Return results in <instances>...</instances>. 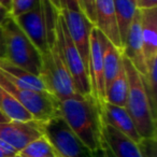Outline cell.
Listing matches in <instances>:
<instances>
[{
    "mask_svg": "<svg viewBox=\"0 0 157 157\" xmlns=\"http://www.w3.org/2000/svg\"><path fill=\"white\" fill-rule=\"evenodd\" d=\"M39 123L57 157H93V152L80 141L60 115Z\"/></svg>",
    "mask_w": 157,
    "mask_h": 157,
    "instance_id": "cell-6",
    "label": "cell"
},
{
    "mask_svg": "<svg viewBox=\"0 0 157 157\" xmlns=\"http://www.w3.org/2000/svg\"><path fill=\"white\" fill-rule=\"evenodd\" d=\"M127 94H128V80L123 61H121L115 78L105 90V102L125 108Z\"/></svg>",
    "mask_w": 157,
    "mask_h": 157,
    "instance_id": "cell-19",
    "label": "cell"
},
{
    "mask_svg": "<svg viewBox=\"0 0 157 157\" xmlns=\"http://www.w3.org/2000/svg\"><path fill=\"white\" fill-rule=\"evenodd\" d=\"M95 27L122 52L123 45L116 22L113 0L95 1Z\"/></svg>",
    "mask_w": 157,
    "mask_h": 157,
    "instance_id": "cell-12",
    "label": "cell"
},
{
    "mask_svg": "<svg viewBox=\"0 0 157 157\" xmlns=\"http://www.w3.org/2000/svg\"><path fill=\"white\" fill-rule=\"evenodd\" d=\"M41 57L42 63L39 78L46 92L52 94L58 101L75 96L78 93L66 65L56 28L52 33L48 35V52L41 55Z\"/></svg>",
    "mask_w": 157,
    "mask_h": 157,
    "instance_id": "cell-3",
    "label": "cell"
},
{
    "mask_svg": "<svg viewBox=\"0 0 157 157\" xmlns=\"http://www.w3.org/2000/svg\"><path fill=\"white\" fill-rule=\"evenodd\" d=\"M98 36L100 40L101 51H102L103 73H105V84L107 90L118 71L121 61H122V52L116 48L99 30Z\"/></svg>",
    "mask_w": 157,
    "mask_h": 157,
    "instance_id": "cell-18",
    "label": "cell"
},
{
    "mask_svg": "<svg viewBox=\"0 0 157 157\" xmlns=\"http://www.w3.org/2000/svg\"><path fill=\"white\" fill-rule=\"evenodd\" d=\"M90 65H88V76H90V93L92 96L101 105L105 102V84L103 73L102 51L98 30L93 27L90 30Z\"/></svg>",
    "mask_w": 157,
    "mask_h": 157,
    "instance_id": "cell-11",
    "label": "cell"
},
{
    "mask_svg": "<svg viewBox=\"0 0 157 157\" xmlns=\"http://www.w3.org/2000/svg\"><path fill=\"white\" fill-rule=\"evenodd\" d=\"M0 157H9V156H8V155H6L5 153L2 152V151L0 150Z\"/></svg>",
    "mask_w": 157,
    "mask_h": 157,
    "instance_id": "cell-34",
    "label": "cell"
},
{
    "mask_svg": "<svg viewBox=\"0 0 157 157\" xmlns=\"http://www.w3.org/2000/svg\"><path fill=\"white\" fill-rule=\"evenodd\" d=\"M11 3H12V0H0V5L9 12L11 10Z\"/></svg>",
    "mask_w": 157,
    "mask_h": 157,
    "instance_id": "cell-32",
    "label": "cell"
},
{
    "mask_svg": "<svg viewBox=\"0 0 157 157\" xmlns=\"http://www.w3.org/2000/svg\"><path fill=\"white\" fill-rule=\"evenodd\" d=\"M13 18L40 54L43 55L48 52V21L42 0L33 10Z\"/></svg>",
    "mask_w": 157,
    "mask_h": 157,
    "instance_id": "cell-8",
    "label": "cell"
},
{
    "mask_svg": "<svg viewBox=\"0 0 157 157\" xmlns=\"http://www.w3.org/2000/svg\"><path fill=\"white\" fill-rule=\"evenodd\" d=\"M45 157H57V156L55 155V153H54V154H51V155H48V156H45Z\"/></svg>",
    "mask_w": 157,
    "mask_h": 157,
    "instance_id": "cell-35",
    "label": "cell"
},
{
    "mask_svg": "<svg viewBox=\"0 0 157 157\" xmlns=\"http://www.w3.org/2000/svg\"><path fill=\"white\" fill-rule=\"evenodd\" d=\"M6 40L5 36H3L2 28L0 26V58H6Z\"/></svg>",
    "mask_w": 157,
    "mask_h": 157,
    "instance_id": "cell-30",
    "label": "cell"
},
{
    "mask_svg": "<svg viewBox=\"0 0 157 157\" xmlns=\"http://www.w3.org/2000/svg\"><path fill=\"white\" fill-rule=\"evenodd\" d=\"M141 24V37L145 61L157 57V7L138 9Z\"/></svg>",
    "mask_w": 157,
    "mask_h": 157,
    "instance_id": "cell-16",
    "label": "cell"
},
{
    "mask_svg": "<svg viewBox=\"0 0 157 157\" xmlns=\"http://www.w3.org/2000/svg\"><path fill=\"white\" fill-rule=\"evenodd\" d=\"M102 136L113 157H142L138 143L105 123H103Z\"/></svg>",
    "mask_w": 157,
    "mask_h": 157,
    "instance_id": "cell-15",
    "label": "cell"
},
{
    "mask_svg": "<svg viewBox=\"0 0 157 157\" xmlns=\"http://www.w3.org/2000/svg\"><path fill=\"white\" fill-rule=\"evenodd\" d=\"M122 54L131 63V65L140 72V74H146V61L143 53V42L141 37V24H140L139 10H137L128 33L123 44Z\"/></svg>",
    "mask_w": 157,
    "mask_h": 157,
    "instance_id": "cell-13",
    "label": "cell"
},
{
    "mask_svg": "<svg viewBox=\"0 0 157 157\" xmlns=\"http://www.w3.org/2000/svg\"><path fill=\"white\" fill-rule=\"evenodd\" d=\"M0 87L13 96L37 122H45L59 115L58 100L46 90H33L20 87L6 78L0 70Z\"/></svg>",
    "mask_w": 157,
    "mask_h": 157,
    "instance_id": "cell-5",
    "label": "cell"
},
{
    "mask_svg": "<svg viewBox=\"0 0 157 157\" xmlns=\"http://www.w3.org/2000/svg\"><path fill=\"white\" fill-rule=\"evenodd\" d=\"M101 112H102L103 123L115 128L136 143H139L141 141V137L138 133L132 120L124 107H118L109 102H105L101 108Z\"/></svg>",
    "mask_w": 157,
    "mask_h": 157,
    "instance_id": "cell-14",
    "label": "cell"
},
{
    "mask_svg": "<svg viewBox=\"0 0 157 157\" xmlns=\"http://www.w3.org/2000/svg\"><path fill=\"white\" fill-rule=\"evenodd\" d=\"M56 33L66 65H67L68 70H69L72 80H73L76 93L83 95V96L90 94L92 95L88 71L84 65L81 55L78 54L75 45L72 42L69 31L66 27L65 21H63V15L60 13H58V17H57Z\"/></svg>",
    "mask_w": 157,
    "mask_h": 157,
    "instance_id": "cell-7",
    "label": "cell"
},
{
    "mask_svg": "<svg viewBox=\"0 0 157 157\" xmlns=\"http://www.w3.org/2000/svg\"><path fill=\"white\" fill-rule=\"evenodd\" d=\"M131 1H133V2L136 3V6H137V0H131Z\"/></svg>",
    "mask_w": 157,
    "mask_h": 157,
    "instance_id": "cell-36",
    "label": "cell"
},
{
    "mask_svg": "<svg viewBox=\"0 0 157 157\" xmlns=\"http://www.w3.org/2000/svg\"><path fill=\"white\" fill-rule=\"evenodd\" d=\"M0 70L3 72L8 80L20 87L40 90V92L46 90L39 76L14 65L7 58H0Z\"/></svg>",
    "mask_w": 157,
    "mask_h": 157,
    "instance_id": "cell-17",
    "label": "cell"
},
{
    "mask_svg": "<svg viewBox=\"0 0 157 157\" xmlns=\"http://www.w3.org/2000/svg\"><path fill=\"white\" fill-rule=\"evenodd\" d=\"M6 40V58L14 65L39 76L42 57L26 33L9 15L1 24Z\"/></svg>",
    "mask_w": 157,
    "mask_h": 157,
    "instance_id": "cell-4",
    "label": "cell"
},
{
    "mask_svg": "<svg viewBox=\"0 0 157 157\" xmlns=\"http://www.w3.org/2000/svg\"><path fill=\"white\" fill-rule=\"evenodd\" d=\"M50 2L54 6L55 9L58 12H60L63 9L81 12L80 0H50Z\"/></svg>",
    "mask_w": 157,
    "mask_h": 157,
    "instance_id": "cell-26",
    "label": "cell"
},
{
    "mask_svg": "<svg viewBox=\"0 0 157 157\" xmlns=\"http://www.w3.org/2000/svg\"><path fill=\"white\" fill-rule=\"evenodd\" d=\"M138 145L142 157H157V139H141Z\"/></svg>",
    "mask_w": 157,
    "mask_h": 157,
    "instance_id": "cell-25",
    "label": "cell"
},
{
    "mask_svg": "<svg viewBox=\"0 0 157 157\" xmlns=\"http://www.w3.org/2000/svg\"><path fill=\"white\" fill-rule=\"evenodd\" d=\"M95 1L96 0H80L81 12L95 26Z\"/></svg>",
    "mask_w": 157,
    "mask_h": 157,
    "instance_id": "cell-27",
    "label": "cell"
},
{
    "mask_svg": "<svg viewBox=\"0 0 157 157\" xmlns=\"http://www.w3.org/2000/svg\"><path fill=\"white\" fill-rule=\"evenodd\" d=\"M112 156H113V155H112Z\"/></svg>",
    "mask_w": 157,
    "mask_h": 157,
    "instance_id": "cell-38",
    "label": "cell"
},
{
    "mask_svg": "<svg viewBox=\"0 0 157 157\" xmlns=\"http://www.w3.org/2000/svg\"><path fill=\"white\" fill-rule=\"evenodd\" d=\"M113 2L114 9H115L116 22H117L121 41H122L123 45L130 24L138 9L136 3L131 0H113Z\"/></svg>",
    "mask_w": 157,
    "mask_h": 157,
    "instance_id": "cell-21",
    "label": "cell"
},
{
    "mask_svg": "<svg viewBox=\"0 0 157 157\" xmlns=\"http://www.w3.org/2000/svg\"><path fill=\"white\" fill-rule=\"evenodd\" d=\"M9 15H11L10 12L8 11V10H6L2 6L0 5V24H1V23H2Z\"/></svg>",
    "mask_w": 157,
    "mask_h": 157,
    "instance_id": "cell-31",
    "label": "cell"
},
{
    "mask_svg": "<svg viewBox=\"0 0 157 157\" xmlns=\"http://www.w3.org/2000/svg\"><path fill=\"white\" fill-rule=\"evenodd\" d=\"M157 57H154L152 60L146 63V74L143 76L144 85H145L146 94L151 103L153 113L157 116Z\"/></svg>",
    "mask_w": 157,
    "mask_h": 157,
    "instance_id": "cell-22",
    "label": "cell"
},
{
    "mask_svg": "<svg viewBox=\"0 0 157 157\" xmlns=\"http://www.w3.org/2000/svg\"><path fill=\"white\" fill-rule=\"evenodd\" d=\"M51 154H54V151L44 136L33 140L17 153L21 157H45Z\"/></svg>",
    "mask_w": 157,
    "mask_h": 157,
    "instance_id": "cell-23",
    "label": "cell"
},
{
    "mask_svg": "<svg viewBox=\"0 0 157 157\" xmlns=\"http://www.w3.org/2000/svg\"><path fill=\"white\" fill-rule=\"evenodd\" d=\"M128 80V94L125 109L132 120L141 139H157L156 118L146 94L143 76L122 54Z\"/></svg>",
    "mask_w": 157,
    "mask_h": 157,
    "instance_id": "cell-2",
    "label": "cell"
},
{
    "mask_svg": "<svg viewBox=\"0 0 157 157\" xmlns=\"http://www.w3.org/2000/svg\"><path fill=\"white\" fill-rule=\"evenodd\" d=\"M101 108L102 105L90 94H76L58 101L59 115L90 152H96L105 144Z\"/></svg>",
    "mask_w": 157,
    "mask_h": 157,
    "instance_id": "cell-1",
    "label": "cell"
},
{
    "mask_svg": "<svg viewBox=\"0 0 157 157\" xmlns=\"http://www.w3.org/2000/svg\"><path fill=\"white\" fill-rule=\"evenodd\" d=\"M39 2L40 0H12L10 14L13 17L22 15V14L26 13V12L33 10L35 7H37Z\"/></svg>",
    "mask_w": 157,
    "mask_h": 157,
    "instance_id": "cell-24",
    "label": "cell"
},
{
    "mask_svg": "<svg viewBox=\"0 0 157 157\" xmlns=\"http://www.w3.org/2000/svg\"><path fill=\"white\" fill-rule=\"evenodd\" d=\"M14 157H21L20 155H16V156H14Z\"/></svg>",
    "mask_w": 157,
    "mask_h": 157,
    "instance_id": "cell-37",
    "label": "cell"
},
{
    "mask_svg": "<svg viewBox=\"0 0 157 157\" xmlns=\"http://www.w3.org/2000/svg\"><path fill=\"white\" fill-rule=\"evenodd\" d=\"M7 122H10V121L8 120V118L6 117L1 112H0V123H7Z\"/></svg>",
    "mask_w": 157,
    "mask_h": 157,
    "instance_id": "cell-33",
    "label": "cell"
},
{
    "mask_svg": "<svg viewBox=\"0 0 157 157\" xmlns=\"http://www.w3.org/2000/svg\"><path fill=\"white\" fill-rule=\"evenodd\" d=\"M157 7V0H137V9H150Z\"/></svg>",
    "mask_w": 157,
    "mask_h": 157,
    "instance_id": "cell-28",
    "label": "cell"
},
{
    "mask_svg": "<svg viewBox=\"0 0 157 157\" xmlns=\"http://www.w3.org/2000/svg\"><path fill=\"white\" fill-rule=\"evenodd\" d=\"M41 136H43V133L40 123L37 121H10L7 123H0V139L9 144L16 153Z\"/></svg>",
    "mask_w": 157,
    "mask_h": 157,
    "instance_id": "cell-10",
    "label": "cell"
},
{
    "mask_svg": "<svg viewBox=\"0 0 157 157\" xmlns=\"http://www.w3.org/2000/svg\"><path fill=\"white\" fill-rule=\"evenodd\" d=\"M59 13L63 15L69 35L78 54L81 55L86 69L88 71L90 48V30L94 25L82 14V12L63 9Z\"/></svg>",
    "mask_w": 157,
    "mask_h": 157,
    "instance_id": "cell-9",
    "label": "cell"
},
{
    "mask_svg": "<svg viewBox=\"0 0 157 157\" xmlns=\"http://www.w3.org/2000/svg\"><path fill=\"white\" fill-rule=\"evenodd\" d=\"M0 112L9 121L29 122L35 121L30 113L14 98L0 87Z\"/></svg>",
    "mask_w": 157,
    "mask_h": 157,
    "instance_id": "cell-20",
    "label": "cell"
},
{
    "mask_svg": "<svg viewBox=\"0 0 157 157\" xmlns=\"http://www.w3.org/2000/svg\"><path fill=\"white\" fill-rule=\"evenodd\" d=\"M92 156L93 157H113L111 152L109 151V148L105 146V144H103L102 147L97 150L96 152H93Z\"/></svg>",
    "mask_w": 157,
    "mask_h": 157,
    "instance_id": "cell-29",
    "label": "cell"
}]
</instances>
